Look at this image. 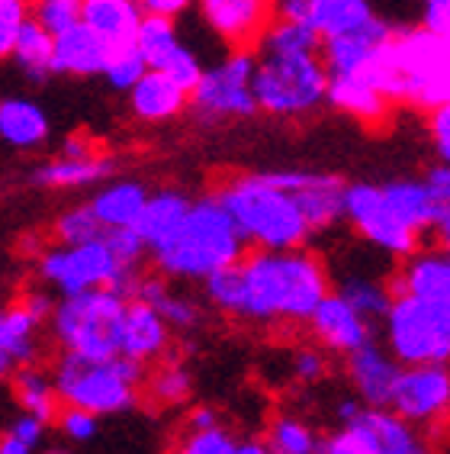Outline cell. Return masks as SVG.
<instances>
[{"label":"cell","instance_id":"cell-1","mask_svg":"<svg viewBox=\"0 0 450 454\" xmlns=\"http://www.w3.org/2000/svg\"><path fill=\"white\" fill-rule=\"evenodd\" d=\"M244 284V323H309L312 309L331 290L322 258L303 248L244 252L238 262Z\"/></svg>","mask_w":450,"mask_h":454},{"label":"cell","instance_id":"cell-2","mask_svg":"<svg viewBox=\"0 0 450 454\" xmlns=\"http://www.w3.org/2000/svg\"><path fill=\"white\" fill-rule=\"evenodd\" d=\"M390 104L422 110L450 104V35L418 27H396L370 68L361 71Z\"/></svg>","mask_w":450,"mask_h":454},{"label":"cell","instance_id":"cell-3","mask_svg":"<svg viewBox=\"0 0 450 454\" xmlns=\"http://www.w3.org/2000/svg\"><path fill=\"white\" fill-rule=\"evenodd\" d=\"M248 242L216 193L190 200L181 226L161 245L148 248L155 271L167 280H206L219 268L238 264Z\"/></svg>","mask_w":450,"mask_h":454},{"label":"cell","instance_id":"cell-4","mask_svg":"<svg viewBox=\"0 0 450 454\" xmlns=\"http://www.w3.org/2000/svg\"><path fill=\"white\" fill-rule=\"evenodd\" d=\"M216 197L235 219L244 242L268 252L283 248H303L309 242V226L296 207L293 193L268 181L264 171L258 175H238L219 187Z\"/></svg>","mask_w":450,"mask_h":454},{"label":"cell","instance_id":"cell-5","mask_svg":"<svg viewBox=\"0 0 450 454\" xmlns=\"http://www.w3.org/2000/svg\"><path fill=\"white\" fill-rule=\"evenodd\" d=\"M329 71L315 55H274L254 52L252 90L258 100V114L277 120L312 116L325 104Z\"/></svg>","mask_w":450,"mask_h":454},{"label":"cell","instance_id":"cell-6","mask_svg":"<svg viewBox=\"0 0 450 454\" xmlns=\"http://www.w3.org/2000/svg\"><path fill=\"white\" fill-rule=\"evenodd\" d=\"M122 313H126V297L116 290H81L55 300L49 329L61 351H74L84 358H112L120 355Z\"/></svg>","mask_w":450,"mask_h":454},{"label":"cell","instance_id":"cell-7","mask_svg":"<svg viewBox=\"0 0 450 454\" xmlns=\"http://www.w3.org/2000/svg\"><path fill=\"white\" fill-rule=\"evenodd\" d=\"M383 339L399 364H447L450 300H424L392 294L383 316Z\"/></svg>","mask_w":450,"mask_h":454},{"label":"cell","instance_id":"cell-8","mask_svg":"<svg viewBox=\"0 0 450 454\" xmlns=\"http://www.w3.org/2000/svg\"><path fill=\"white\" fill-rule=\"evenodd\" d=\"M55 394L65 406L100 416H116L139 403L142 387L122 380L112 358H84L74 351H61L52 364Z\"/></svg>","mask_w":450,"mask_h":454},{"label":"cell","instance_id":"cell-9","mask_svg":"<svg viewBox=\"0 0 450 454\" xmlns=\"http://www.w3.org/2000/svg\"><path fill=\"white\" fill-rule=\"evenodd\" d=\"M142 271H126L106 248L104 236L81 245H52L39 254V278L61 297L81 294V290L110 287L129 300L132 287Z\"/></svg>","mask_w":450,"mask_h":454},{"label":"cell","instance_id":"cell-10","mask_svg":"<svg viewBox=\"0 0 450 454\" xmlns=\"http://www.w3.org/2000/svg\"><path fill=\"white\" fill-rule=\"evenodd\" d=\"M254 49H229L222 61L203 68L199 81L187 94V110L206 126L229 120L258 116V100L252 90Z\"/></svg>","mask_w":450,"mask_h":454},{"label":"cell","instance_id":"cell-11","mask_svg":"<svg viewBox=\"0 0 450 454\" xmlns=\"http://www.w3.org/2000/svg\"><path fill=\"white\" fill-rule=\"evenodd\" d=\"M345 219L367 245L392 254V258H406L415 248H422V239L386 207L380 184H345Z\"/></svg>","mask_w":450,"mask_h":454},{"label":"cell","instance_id":"cell-12","mask_svg":"<svg viewBox=\"0 0 450 454\" xmlns=\"http://www.w3.org/2000/svg\"><path fill=\"white\" fill-rule=\"evenodd\" d=\"M450 406L447 364H402L392 384L390 406L408 426H438Z\"/></svg>","mask_w":450,"mask_h":454},{"label":"cell","instance_id":"cell-13","mask_svg":"<svg viewBox=\"0 0 450 454\" xmlns=\"http://www.w3.org/2000/svg\"><path fill=\"white\" fill-rule=\"evenodd\" d=\"M268 181L293 193L296 207L303 213L309 232H329L345 219V181L329 171H303V168H286V171H264Z\"/></svg>","mask_w":450,"mask_h":454},{"label":"cell","instance_id":"cell-14","mask_svg":"<svg viewBox=\"0 0 450 454\" xmlns=\"http://www.w3.org/2000/svg\"><path fill=\"white\" fill-rule=\"evenodd\" d=\"M197 10L225 49H254L277 17V0H197Z\"/></svg>","mask_w":450,"mask_h":454},{"label":"cell","instance_id":"cell-15","mask_svg":"<svg viewBox=\"0 0 450 454\" xmlns=\"http://www.w3.org/2000/svg\"><path fill=\"white\" fill-rule=\"evenodd\" d=\"M383 200L396 213L402 223H406L418 239H444L450 236V200L434 197L428 187H424L422 177H396V181L380 184Z\"/></svg>","mask_w":450,"mask_h":454},{"label":"cell","instance_id":"cell-16","mask_svg":"<svg viewBox=\"0 0 450 454\" xmlns=\"http://www.w3.org/2000/svg\"><path fill=\"white\" fill-rule=\"evenodd\" d=\"M392 23L373 13L364 27L351 29V33L329 35L319 43V59L325 65L329 74H361L376 61V55L383 52V45L390 43Z\"/></svg>","mask_w":450,"mask_h":454},{"label":"cell","instance_id":"cell-17","mask_svg":"<svg viewBox=\"0 0 450 454\" xmlns=\"http://www.w3.org/2000/svg\"><path fill=\"white\" fill-rule=\"evenodd\" d=\"M309 329L319 339L322 348L338 351V355H351L354 348L376 339V323L357 313L354 306L338 297L335 290H329L322 297V303L312 309Z\"/></svg>","mask_w":450,"mask_h":454},{"label":"cell","instance_id":"cell-18","mask_svg":"<svg viewBox=\"0 0 450 454\" xmlns=\"http://www.w3.org/2000/svg\"><path fill=\"white\" fill-rule=\"evenodd\" d=\"M347 358V380L354 387L357 400L364 406H376V410H386L392 396V384L399 377V361L390 355V348H383L380 341L373 339L361 348H354Z\"/></svg>","mask_w":450,"mask_h":454},{"label":"cell","instance_id":"cell-19","mask_svg":"<svg viewBox=\"0 0 450 454\" xmlns=\"http://www.w3.org/2000/svg\"><path fill=\"white\" fill-rule=\"evenodd\" d=\"M171 348V329L158 316L155 306L142 303V300H126V313H122L120 329V355L136 358L142 364H155Z\"/></svg>","mask_w":450,"mask_h":454},{"label":"cell","instance_id":"cell-20","mask_svg":"<svg viewBox=\"0 0 450 454\" xmlns=\"http://www.w3.org/2000/svg\"><path fill=\"white\" fill-rule=\"evenodd\" d=\"M110 49L94 29L74 23L65 33L52 35V74L65 78H97L104 71Z\"/></svg>","mask_w":450,"mask_h":454},{"label":"cell","instance_id":"cell-21","mask_svg":"<svg viewBox=\"0 0 450 454\" xmlns=\"http://www.w3.org/2000/svg\"><path fill=\"white\" fill-rule=\"evenodd\" d=\"M129 300H142V303L155 306L158 316L167 323V329H177V333H193V329L203 325V306H199V300L190 297V294H181L161 274H139Z\"/></svg>","mask_w":450,"mask_h":454},{"label":"cell","instance_id":"cell-22","mask_svg":"<svg viewBox=\"0 0 450 454\" xmlns=\"http://www.w3.org/2000/svg\"><path fill=\"white\" fill-rule=\"evenodd\" d=\"M52 136V122L33 97H4L0 100V142L17 152L43 149Z\"/></svg>","mask_w":450,"mask_h":454},{"label":"cell","instance_id":"cell-23","mask_svg":"<svg viewBox=\"0 0 450 454\" xmlns=\"http://www.w3.org/2000/svg\"><path fill=\"white\" fill-rule=\"evenodd\" d=\"M392 294H412L424 300H450V258L441 248H415L406 254Z\"/></svg>","mask_w":450,"mask_h":454},{"label":"cell","instance_id":"cell-24","mask_svg":"<svg viewBox=\"0 0 450 454\" xmlns=\"http://www.w3.org/2000/svg\"><path fill=\"white\" fill-rule=\"evenodd\" d=\"M126 97H129L132 116L142 122H167L187 110V90L181 84H174L165 71H155V68H148L126 90Z\"/></svg>","mask_w":450,"mask_h":454},{"label":"cell","instance_id":"cell-25","mask_svg":"<svg viewBox=\"0 0 450 454\" xmlns=\"http://www.w3.org/2000/svg\"><path fill=\"white\" fill-rule=\"evenodd\" d=\"M325 104L335 106L338 114L354 116L364 126L386 122V116H390V100L361 74H329Z\"/></svg>","mask_w":450,"mask_h":454},{"label":"cell","instance_id":"cell-26","mask_svg":"<svg viewBox=\"0 0 450 454\" xmlns=\"http://www.w3.org/2000/svg\"><path fill=\"white\" fill-rule=\"evenodd\" d=\"M139 20L142 10L136 0H81V23L87 29H94L110 52L132 45Z\"/></svg>","mask_w":450,"mask_h":454},{"label":"cell","instance_id":"cell-27","mask_svg":"<svg viewBox=\"0 0 450 454\" xmlns=\"http://www.w3.org/2000/svg\"><path fill=\"white\" fill-rule=\"evenodd\" d=\"M116 171V161L104 155H87V158H52L33 168L35 187H49V191H74V187H90V184L110 181Z\"/></svg>","mask_w":450,"mask_h":454},{"label":"cell","instance_id":"cell-28","mask_svg":"<svg viewBox=\"0 0 450 454\" xmlns=\"http://www.w3.org/2000/svg\"><path fill=\"white\" fill-rule=\"evenodd\" d=\"M190 193H183L181 187H161V191H148V200L142 207L139 219L132 223V229L139 232V239L145 242V248L161 245L174 229L181 226V219L190 210Z\"/></svg>","mask_w":450,"mask_h":454},{"label":"cell","instance_id":"cell-29","mask_svg":"<svg viewBox=\"0 0 450 454\" xmlns=\"http://www.w3.org/2000/svg\"><path fill=\"white\" fill-rule=\"evenodd\" d=\"M148 200V187L142 181H132V177H122V181H110L106 187L90 197V213L97 216V223L104 229H120L132 226L139 219L142 207Z\"/></svg>","mask_w":450,"mask_h":454},{"label":"cell","instance_id":"cell-30","mask_svg":"<svg viewBox=\"0 0 450 454\" xmlns=\"http://www.w3.org/2000/svg\"><path fill=\"white\" fill-rule=\"evenodd\" d=\"M10 61L23 71V78L33 84L52 78V33H45L33 17H27V23L19 27L13 49H10Z\"/></svg>","mask_w":450,"mask_h":454},{"label":"cell","instance_id":"cell-31","mask_svg":"<svg viewBox=\"0 0 450 454\" xmlns=\"http://www.w3.org/2000/svg\"><path fill=\"white\" fill-rule=\"evenodd\" d=\"M13 396H17L19 410L35 416V419L43 422V426H52L55 416H58V394H55V384H52V374H45L39 367L33 364H23L17 371L13 367Z\"/></svg>","mask_w":450,"mask_h":454},{"label":"cell","instance_id":"cell-32","mask_svg":"<svg viewBox=\"0 0 450 454\" xmlns=\"http://www.w3.org/2000/svg\"><path fill=\"white\" fill-rule=\"evenodd\" d=\"M373 13L376 10L370 0H315L306 23L319 33V39H329V35H341L364 27Z\"/></svg>","mask_w":450,"mask_h":454},{"label":"cell","instance_id":"cell-33","mask_svg":"<svg viewBox=\"0 0 450 454\" xmlns=\"http://www.w3.org/2000/svg\"><path fill=\"white\" fill-rule=\"evenodd\" d=\"M39 329L43 325L19 303L0 309V351L10 355L13 364H33L39 358V341H35Z\"/></svg>","mask_w":450,"mask_h":454},{"label":"cell","instance_id":"cell-34","mask_svg":"<svg viewBox=\"0 0 450 454\" xmlns=\"http://www.w3.org/2000/svg\"><path fill=\"white\" fill-rule=\"evenodd\" d=\"M319 33L303 23V20L274 17L270 27L260 33L254 52H274V55H315L319 52Z\"/></svg>","mask_w":450,"mask_h":454},{"label":"cell","instance_id":"cell-35","mask_svg":"<svg viewBox=\"0 0 450 454\" xmlns=\"http://www.w3.org/2000/svg\"><path fill=\"white\" fill-rule=\"evenodd\" d=\"M335 294L341 300H347L361 316H367L370 323H380L392 303L390 284H383V280L370 278V274H347V278L338 280Z\"/></svg>","mask_w":450,"mask_h":454},{"label":"cell","instance_id":"cell-36","mask_svg":"<svg viewBox=\"0 0 450 454\" xmlns=\"http://www.w3.org/2000/svg\"><path fill=\"white\" fill-rule=\"evenodd\" d=\"M177 43H181L177 20L142 13L139 29H136V39H132V45L139 49V55L145 59L148 68H161V61H165L167 55L177 49Z\"/></svg>","mask_w":450,"mask_h":454},{"label":"cell","instance_id":"cell-37","mask_svg":"<svg viewBox=\"0 0 450 454\" xmlns=\"http://www.w3.org/2000/svg\"><path fill=\"white\" fill-rule=\"evenodd\" d=\"M148 400L158 403V406H183L193 394V377L190 371L177 361H167V364H158L155 371L145 374Z\"/></svg>","mask_w":450,"mask_h":454},{"label":"cell","instance_id":"cell-38","mask_svg":"<svg viewBox=\"0 0 450 454\" xmlns=\"http://www.w3.org/2000/svg\"><path fill=\"white\" fill-rule=\"evenodd\" d=\"M203 284V297L206 303L222 316H232V319H242V303H244V284H242V268L238 264H229V268H219L213 271Z\"/></svg>","mask_w":450,"mask_h":454},{"label":"cell","instance_id":"cell-39","mask_svg":"<svg viewBox=\"0 0 450 454\" xmlns=\"http://www.w3.org/2000/svg\"><path fill=\"white\" fill-rule=\"evenodd\" d=\"M268 448L274 454H319L322 438L309 422L296 419V416H280L270 422Z\"/></svg>","mask_w":450,"mask_h":454},{"label":"cell","instance_id":"cell-40","mask_svg":"<svg viewBox=\"0 0 450 454\" xmlns=\"http://www.w3.org/2000/svg\"><path fill=\"white\" fill-rule=\"evenodd\" d=\"M148 71L145 59L139 55L136 45H122V49H112L110 59H106L104 71H100V78L106 81V88L116 90V94H126V90L136 84Z\"/></svg>","mask_w":450,"mask_h":454},{"label":"cell","instance_id":"cell-41","mask_svg":"<svg viewBox=\"0 0 450 454\" xmlns=\"http://www.w3.org/2000/svg\"><path fill=\"white\" fill-rule=\"evenodd\" d=\"M52 232H55V242L58 245H81V242H94V239L104 236V226L97 223L90 207L81 203V207H71V210L58 213Z\"/></svg>","mask_w":450,"mask_h":454},{"label":"cell","instance_id":"cell-42","mask_svg":"<svg viewBox=\"0 0 450 454\" xmlns=\"http://www.w3.org/2000/svg\"><path fill=\"white\" fill-rule=\"evenodd\" d=\"M29 17L45 33L58 35L74 23H81V0H29Z\"/></svg>","mask_w":450,"mask_h":454},{"label":"cell","instance_id":"cell-43","mask_svg":"<svg viewBox=\"0 0 450 454\" xmlns=\"http://www.w3.org/2000/svg\"><path fill=\"white\" fill-rule=\"evenodd\" d=\"M104 242L112 252V258L120 262V268L126 271H142V262H145V242L139 239V232L132 226H120V229H104Z\"/></svg>","mask_w":450,"mask_h":454},{"label":"cell","instance_id":"cell-44","mask_svg":"<svg viewBox=\"0 0 450 454\" xmlns=\"http://www.w3.org/2000/svg\"><path fill=\"white\" fill-rule=\"evenodd\" d=\"M203 68H206V65L199 61L197 49H190L187 43H177V49H174V52L161 61V68H155V71H165L174 84H181V88L190 94L193 84H197L199 74H203Z\"/></svg>","mask_w":450,"mask_h":454},{"label":"cell","instance_id":"cell-45","mask_svg":"<svg viewBox=\"0 0 450 454\" xmlns=\"http://www.w3.org/2000/svg\"><path fill=\"white\" fill-rule=\"evenodd\" d=\"M238 442H235L225 428L213 426V428H199L183 438V445L177 448V454H235Z\"/></svg>","mask_w":450,"mask_h":454},{"label":"cell","instance_id":"cell-46","mask_svg":"<svg viewBox=\"0 0 450 454\" xmlns=\"http://www.w3.org/2000/svg\"><path fill=\"white\" fill-rule=\"evenodd\" d=\"M29 17V0H0V61L10 59L13 39Z\"/></svg>","mask_w":450,"mask_h":454},{"label":"cell","instance_id":"cell-47","mask_svg":"<svg viewBox=\"0 0 450 454\" xmlns=\"http://www.w3.org/2000/svg\"><path fill=\"white\" fill-rule=\"evenodd\" d=\"M55 422H58L61 435L71 438V442H90L97 435V416L87 410H78V406H61Z\"/></svg>","mask_w":450,"mask_h":454},{"label":"cell","instance_id":"cell-48","mask_svg":"<svg viewBox=\"0 0 450 454\" xmlns=\"http://www.w3.org/2000/svg\"><path fill=\"white\" fill-rule=\"evenodd\" d=\"M290 371H293V377L303 380V384H319L322 377L329 374V358H325L322 348H299L293 355Z\"/></svg>","mask_w":450,"mask_h":454},{"label":"cell","instance_id":"cell-49","mask_svg":"<svg viewBox=\"0 0 450 454\" xmlns=\"http://www.w3.org/2000/svg\"><path fill=\"white\" fill-rule=\"evenodd\" d=\"M428 114H431L428 129H431L434 155H438V161H450V104L434 106Z\"/></svg>","mask_w":450,"mask_h":454},{"label":"cell","instance_id":"cell-50","mask_svg":"<svg viewBox=\"0 0 450 454\" xmlns=\"http://www.w3.org/2000/svg\"><path fill=\"white\" fill-rule=\"evenodd\" d=\"M319 454H370V448H367V442L357 435L354 428L341 426V432H335L329 442H322Z\"/></svg>","mask_w":450,"mask_h":454},{"label":"cell","instance_id":"cell-51","mask_svg":"<svg viewBox=\"0 0 450 454\" xmlns=\"http://www.w3.org/2000/svg\"><path fill=\"white\" fill-rule=\"evenodd\" d=\"M422 27L428 33L450 35V0H422Z\"/></svg>","mask_w":450,"mask_h":454},{"label":"cell","instance_id":"cell-52","mask_svg":"<svg viewBox=\"0 0 450 454\" xmlns=\"http://www.w3.org/2000/svg\"><path fill=\"white\" fill-rule=\"evenodd\" d=\"M142 13H151V17H167L177 20L183 13H190L197 7V0H136Z\"/></svg>","mask_w":450,"mask_h":454},{"label":"cell","instance_id":"cell-53","mask_svg":"<svg viewBox=\"0 0 450 454\" xmlns=\"http://www.w3.org/2000/svg\"><path fill=\"white\" fill-rule=\"evenodd\" d=\"M19 306H23L39 325H49V316H52V309H55V297L49 290H29L27 297L19 300Z\"/></svg>","mask_w":450,"mask_h":454},{"label":"cell","instance_id":"cell-54","mask_svg":"<svg viewBox=\"0 0 450 454\" xmlns=\"http://www.w3.org/2000/svg\"><path fill=\"white\" fill-rule=\"evenodd\" d=\"M10 432H13V435H19L23 438V442H29V445H39V442H43V432H45V426L39 419H35V416H29V412H23V416H19L17 422H13V426H10Z\"/></svg>","mask_w":450,"mask_h":454},{"label":"cell","instance_id":"cell-55","mask_svg":"<svg viewBox=\"0 0 450 454\" xmlns=\"http://www.w3.org/2000/svg\"><path fill=\"white\" fill-rule=\"evenodd\" d=\"M58 155H65V158H87V155H97V152H94V142L84 139V136H68V139L58 145Z\"/></svg>","mask_w":450,"mask_h":454},{"label":"cell","instance_id":"cell-56","mask_svg":"<svg viewBox=\"0 0 450 454\" xmlns=\"http://www.w3.org/2000/svg\"><path fill=\"white\" fill-rule=\"evenodd\" d=\"M315 0H277V17H286V20H303L309 17V10Z\"/></svg>","mask_w":450,"mask_h":454},{"label":"cell","instance_id":"cell-57","mask_svg":"<svg viewBox=\"0 0 450 454\" xmlns=\"http://www.w3.org/2000/svg\"><path fill=\"white\" fill-rule=\"evenodd\" d=\"M187 426H190V432H199V428L219 426L216 410H209V406H193V412L187 416Z\"/></svg>","mask_w":450,"mask_h":454},{"label":"cell","instance_id":"cell-58","mask_svg":"<svg viewBox=\"0 0 450 454\" xmlns=\"http://www.w3.org/2000/svg\"><path fill=\"white\" fill-rule=\"evenodd\" d=\"M35 448L29 442H23L19 435L7 432V435H0V454H33Z\"/></svg>","mask_w":450,"mask_h":454},{"label":"cell","instance_id":"cell-59","mask_svg":"<svg viewBox=\"0 0 450 454\" xmlns=\"http://www.w3.org/2000/svg\"><path fill=\"white\" fill-rule=\"evenodd\" d=\"M235 454H274L268 445H260V442H244V445L235 448Z\"/></svg>","mask_w":450,"mask_h":454},{"label":"cell","instance_id":"cell-60","mask_svg":"<svg viewBox=\"0 0 450 454\" xmlns=\"http://www.w3.org/2000/svg\"><path fill=\"white\" fill-rule=\"evenodd\" d=\"M13 358H10V355H4V351H0V380H7L10 374H13Z\"/></svg>","mask_w":450,"mask_h":454},{"label":"cell","instance_id":"cell-61","mask_svg":"<svg viewBox=\"0 0 450 454\" xmlns=\"http://www.w3.org/2000/svg\"><path fill=\"white\" fill-rule=\"evenodd\" d=\"M45 454H71V451H65V448H52V451H45Z\"/></svg>","mask_w":450,"mask_h":454}]
</instances>
